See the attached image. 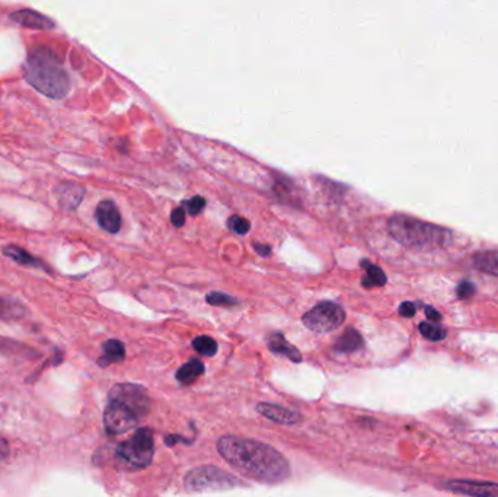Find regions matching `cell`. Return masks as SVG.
<instances>
[{"instance_id":"6","label":"cell","mask_w":498,"mask_h":497,"mask_svg":"<svg viewBox=\"0 0 498 497\" xmlns=\"http://www.w3.org/2000/svg\"><path fill=\"white\" fill-rule=\"evenodd\" d=\"M345 321V311L336 302H321L302 317L304 327L315 333H331Z\"/></svg>"},{"instance_id":"30","label":"cell","mask_w":498,"mask_h":497,"mask_svg":"<svg viewBox=\"0 0 498 497\" xmlns=\"http://www.w3.org/2000/svg\"><path fill=\"white\" fill-rule=\"evenodd\" d=\"M425 315H427V318H429V320L433 321V322H439V321L441 320V315L434 310V308H432V306H427V308H425Z\"/></svg>"},{"instance_id":"7","label":"cell","mask_w":498,"mask_h":497,"mask_svg":"<svg viewBox=\"0 0 498 497\" xmlns=\"http://www.w3.org/2000/svg\"><path fill=\"white\" fill-rule=\"evenodd\" d=\"M108 399L121 402V404L130 407L138 417L146 416L150 409V398L146 390L136 384L114 385L108 394Z\"/></svg>"},{"instance_id":"10","label":"cell","mask_w":498,"mask_h":497,"mask_svg":"<svg viewBox=\"0 0 498 497\" xmlns=\"http://www.w3.org/2000/svg\"><path fill=\"white\" fill-rule=\"evenodd\" d=\"M95 218H97L98 225L105 232L117 233L121 228L120 211H118L117 206L109 200H104L98 204L97 210H95Z\"/></svg>"},{"instance_id":"19","label":"cell","mask_w":498,"mask_h":497,"mask_svg":"<svg viewBox=\"0 0 498 497\" xmlns=\"http://www.w3.org/2000/svg\"><path fill=\"white\" fill-rule=\"evenodd\" d=\"M473 264L484 273L498 277V251H484L473 255Z\"/></svg>"},{"instance_id":"8","label":"cell","mask_w":498,"mask_h":497,"mask_svg":"<svg viewBox=\"0 0 498 497\" xmlns=\"http://www.w3.org/2000/svg\"><path fill=\"white\" fill-rule=\"evenodd\" d=\"M138 419L140 417L130 407L118 401L108 399V406L104 411V426L108 435L118 436L131 431L137 426Z\"/></svg>"},{"instance_id":"24","label":"cell","mask_w":498,"mask_h":497,"mask_svg":"<svg viewBox=\"0 0 498 497\" xmlns=\"http://www.w3.org/2000/svg\"><path fill=\"white\" fill-rule=\"evenodd\" d=\"M227 228L238 235H247L251 229V223L242 216H232L227 221Z\"/></svg>"},{"instance_id":"16","label":"cell","mask_w":498,"mask_h":497,"mask_svg":"<svg viewBox=\"0 0 498 497\" xmlns=\"http://www.w3.org/2000/svg\"><path fill=\"white\" fill-rule=\"evenodd\" d=\"M364 341L363 337L360 336V333L357 329L354 328H347L345 333L336 341L334 344V351L337 353H354L360 349H363Z\"/></svg>"},{"instance_id":"17","label":"cell","mask_w":498,"mask_h":497,"mask_svg":"<svg viewBox=\"0 0 498 497\" xmlns=\"http://www.w3.org/2000/svg\"><path fill=\"white\" fill-rule=\"evenodd\" d=\"M4 254L6 257H9L11 259H13L15 263L20 264V266H28V267H37V269H42L45 270L47 266L44 262H41V259L32 257L28 251L25 250H22L19 247H15V245H8L4 248Z\"/></svg>"},{"instance_id":"5","label":"cell","mask_w":498,"mask_h":497,"mask_svg":"<svg viewBox=\"0 0 498 497\" xmlns=\"http://www.w3.org/2000/svg\"><path fill=\"white\" fill-rule=\"evenodd\" d=\"M186 491H218L244 484L239 479L218 467H198L188 472L184 480Z\"/></svg>"},{"instance_id":"1","label":"cell","mask_w":498,"mask_h":497,"mask_svg":"<svg viewBox=\"0 0 498 497\" xmlns=\"http://www.w3.org/2000/svg\"><path fill=\"white\" fill-rule=\"evenodd\" d=\"M218 449L232 468L254 481L278 484L290 477L289 461L267 443L227 435L219 439Z\"/></svg>"},{"instance_id":"23","label":"cell","mask_w":498,"mask_h":497,"mask_svg":"<svg viewBox=\"0 0 498 497\" xmlns=\"http://www.w3.org/2000/svg\"><path fill=\"white\" fill-rule=\"evenodd\" d=\"M206 299L213 306H235V305L239 303V300L236 298L226 295V293H222V292H211L207 295Z\"/></svg>"},{"instance_id":"27","label":"cell","mask_w":498,"mask_h":497,"mask_svg":"<svg viewBox=\"0 0 498 497\" xmlns=\"http://www.w3.org/2000/svg\"><path fill=\"white\" fill-rule=\"evenodd\" d=\"M171 221H172V225L177 226V228L184 226V223H185V211H184L182 207L174 209L172 215H171Z\"/></svg>"},{"instance_id":"20","label":"cell","mask_w":498,"mask_h":497,"mask_svg":"<svg viewBox=\"0 0 498 497\" xmlns=\"http://www.w3.org/2000/svg\"><path fill=\"white\" fill-rule=\"evenodd\" d=\"M362 267L366 269V276L362 279V285L366 289L374 286H385L386 285V274L381 267L372 264L370 262H362Z\"/></svg>"},{"instance_id":"32","label":"cell","mask_w":498,"mask_h":497,"mask_svg":"<svg viewBox=\"0 0 498 497\" xmlns=\"http://www.w3.org/2000/svg\"><path fill=\"white\" fill-rule=\"evenodd\" d=\"M177 442L189 443V440H184V438H179V436H166V438H165V443L170 445V446H172V445L177 443Z\"/></svg>"},{"instance_id":"18","label":"cell","mask_w":498,"mask_h":497,"mask_svg":"<svg viewBox=\"0 0 498 497\" xmlns=\"http://www.w3.org/2000/svg\"><path fill=\"white\" fill-rule=\"evenodd\" d=\"M203 373H204L203 362L198 359H191L178 369L177 380L182 385H189V384H193L197 378H200Z\"/></svg>"},{"instance_id":"13","label":"cell","mask_w":498,"mask_h":497,"mask_svg":"<svg viewBox=\"0 0 498 497\" xmlns=\"http://www.w3.org/2000/svg\"><path fill=\"white\" fill-rule=\"evenodd\" d=\"M57 197L61 204V207L67 210H75L83 200L85 197V190L83 187L76 184V182H61L57 187Z\"/></svg>"},{"instance_id":"11","label":"cell","mask_w":498,"mask_h":497,"mask_svg":"<svg viewBox=\"0 0 498 497\" xmlns=\"http://www.w3.org/2000/svg\"><path fill=\"white\" fill-rule=\"evenodd\" d=\"M256 411L263 414L264 417H267L273 421L281 423V424L293 426V424L300 423V420H302L300 413L290 410V409H286V407L277 406V404H270V402H261V404L256 406Z\"/></svg>"},{"instance_id":"31","label":"cell","mask_w":498,"mask_h":497,"mask_svg":"<svg viewBox=\"0 0 498 497\" xmlns=\"http://www.w3.org/2000/svg\"><path fill=\"white\" fill-rule=\"evenodd\" d=\"M255 251L259 254V255H263V257H268L271 254V248L268 245H259V244H255L254 245Z\"/></svg>"},{"instance_id":"4","label":"cell","mask_w":498,"mask_h":497,"mask_svg":"<svg viewBox=\"0 0 498 497\" xmlns=\"http://www.w3.org/2000/svg\"><path fill=\"white\" fill-rule=\"evenodd\" d=\"M153 432L148 428L138 429L130 440L121 442L115 449V464L124 471L146 468L153 458Z\"/></svg>"},{"instance_id":"28","label":"cell","mask_w":498,"mask_h":497,"mask_svg":"<svg viewBox=\"0 0 498 497\" xmlns=\"http://www.w3.org/2000/svg\"><path fill=\"white\" fill-rule=\"evenodd\" d=\"M415 305L411 302H404L399 306V315L404 318H413L415 315Z\"/></svg>"},{"instance_id":"21","label":"cell","mask_w":498,"mask_h":497,"mask_svg":"<svg viewBox=\"0 0 498 497\" xmlns=\"http://www.w3.org/2000/svg\"><path fill=\"white\" fill-rule=\"evenodd\" d=\"M193 347L197 353H200V354H203V356H207V358L215 356V354L218 353V343L208 336H200V337L194 339Z\"/></svg>"},{"instance_id":"12","label":"cell","mask_w":498,"mask_h":497,"mask_svg":"<svg viewBox=\"0 0 498 497\" xmlns=\"http://www.w3.org/2000/svg\"><path fill=\"white\" fill-rule=\"evenodd\" d=\"M9 18L19 23L22 27L27 28H34V30H53L54 28V22L47 18L45 15L31 11V9H22V11H16L13 13L9 15Z\"/></svg>"},{"instance_id":"22","label":"cell","mask_w":498,"mask_h":497,"mask_svg":"<svg viewBox=\"0 0 498 497\" xmlns=\"http://www.w3.org/2000/svg\"><path fill=\"white\" fill-rule=\"evenodd\" d=\"M420 331L421 334L430 341H440L446 337V329L441 328L440 325H437L436 322L430 321V322H421L420 324Z\"/></svg>"},{"instance_id":"2","label":"cell","mask_w":498,"mask_h":497,"mask_svg":"<svg viewBox=\"0 0 498 497\" xmlns=\"http://www.w3.org/2000/svg\"><path fill=\"white\" fill-rule=\"evenodd\" d=\"M23 76L37 90L53 100L64 98L70 89V79L63 62L49 47L40 45L30 53Z\"/></svg>"},{"instance_id":"29","label":"cell","mask_w":498,"mask_h":497,"mask_svg":"<svg viewBox=\"0 0 498 497\" xmlns=\"http://www.w3.org/2000/svg\"><path fill=\"white\" fill-rule=\"evenodd\" d=\"M9 452H11V449H9L8 442H6L2 436H0V461L6 460L8 455H9Z\"/></svg>"},{"instance_id":"3","label":"cell","mask_w":498,"mask_h":497,"mask_svg":"<svg viewBox=\"0 0 498 497\" xmlns=\"http://www.w3.org/2000/svg\"><path fill=\"white\" fill-rule=\"evenodd\" d=\"M388 228L392 238L401 245L418 251L446 248L453 240V233L449 229L405 215H396L391 218Z\"/></svg>"},{"instance_id":"14","label":"cell","mask_w":498,"mask_h":497,"mask_svg":"<svg viewBox=\"0 0 498 497\" xmlns=\"http://www.w3.org/2000/svg\"><path fill=\"white\" fill-rule=\"evenodd\" d=\"M268 347L275 354H283V356L289 358L292 362H302V353L290 344L281 333H273L268 337Z\"/></svg>"},{"instance_id":"25","label":"cell","mask_w":498,"mask_h":497,"mask_svg":"<svg viewBox=\"0 0 498 497\" xmlns=\"http://www.w3.org/2000/svg\"><path fill=\"white\" fill-rule=\"evenodd\" d=\"M185 204H186V210H188L189 215L197 216V215H200L201 210L204 209L206 200H204L203 197H200V196H196V197H193L191 200L185 201Z\"/></svg>"},{"instance_id":"9","label":"cell","mask_w":498,"mask_h":497,"mask_svg":"<svg viewBox=\"0 0 498 497\" xmlns=\"http://www.w3.org/2000/svg\"><path fill=\"white\" fill-rule=\"evenodd\" d=\"M446 490L468 496H484V497H498V484L469 481V480H453L444 484Z\"/></svg>"},{"instance_id":"26","label":"cell","mask_w":498,"mask_h":497,"mask_svg":"<svg viewBox=\"0 0 498 497\" xmlns=\"http://www.w3.org/2000/svg\"><path fill=\"white\" fill-rule=\"evenodd\" d=\"M475 295V285L472 281H463L458 288V296L461 299H470Z\"/></svg>"},{"instance_id":"15","label":"cell","mask_w":498,"mask_h":497,"mask_svg":"<svg viewBox=\"0 0 498 497\" xmlns=\"http://www.w3.org/2000/svg\"><path fill=\"white\" fill-rule=\"evenodd\" d=\"M102 356L98 361L101 368H107L111 363L123 362L126 358V347L120 340H108L102 344Z\"/></svg>"}]
</instances>
